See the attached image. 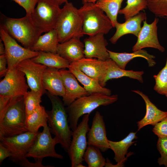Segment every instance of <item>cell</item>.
Here are the masks:
<instances>
[{"label": "cell", "instance_id": "obj_1", "mask_svg": "<svg viewBox=\"0 0 167 167\" xmlns=\"http://www.w3.org/2000/svg\"><path fill=\"white\" fill-rule=\"evenodd\" d=\"M47 95L52 105L51 110L47 111V123L50 132L58 139L62 148L67 152L71 140L72 131L69 126L66 108L58 96L48 92Z\"/></svg>", "mask_w": 167, "mask_h": 167}, {"label": "cell", "instance_id": "obj_2", "mask_svg": "<svg viewBox=\"0 0 167 167\" xmlns=\"http://www.w3.org/2000/svg\"><path fill=\"white\" fill-rule=\"evenodd\" d=\"M0 27L25 48L31 49L33 45L43 32L35 25L31 15L14 18L1 15Z\"/></svg>", "mask_w": 167, "mask_h": 167}, {"label": "cell", "instance_id": "obj_3", "mask_svg": "<svg viewBox=\"0 0 167 167\" xmlns=\"http://www.w3.org/2000/svg\"><path fill=\"white\" fill-rule=\"evenodd\" d=\"M118 99L117 95H107L102 93H94L77 99L66 108L70 127L72 131L77 127L79 118L90 114L101 106L113 103Z\"/></svg>", "mask_w": 167, "mask_h": 167}, {"label": "cell", "instance_id": "obj_4", "mask_svg": "<svg viewBox=\"0 0 167 167\" xmlns=\"http://www.w3.org/2000/svg\"><path fill=\"white\" fill-rule=\"evenodd\" d=\"M37 133L28 131L11 137L0 138V142L10 151L12 156L11 160L24 167H49L51 165H44L42 161L35 163L29 162L26 155L35 141Z\"/></svg>", "mask_w": 167, "mask_h": 167}, {"label": "cell", "instance_id": "obj_5", "mask_svg": "<svg viewBox=\"0 0 167 167\" xmlns=\"http://www.w3.org/2000/svg\"><path fill=\"white\" fill-rule=\"evenodd\" d=\"M54 29L57 32L59 43L83 37V18L79 9L71 2L65 3L61 9Z\"/></svg>", "mask_w": 167, "mask_h": 167}, {"label": "cell", "instance_id": "obj_6", "mask_svg": "<svg viewBox=\"0 0 167 167\" xmlns=\"http://www.w3.org/2000/svg\"><path fill=\"white\" fill-rule=\"evenodd\" d=\"M27 131L24 97L21 96L0 119V138L11 137Z\"/></svg>", "mask_w": 167, "mask_h": 167}, {"label": "cell", "instance_id": "obj_7", "mask_svg": "<svg viewBox=\"0 0 167 167\" xmlns=\"http://www.w3.org/2000/svg\"><path fill=\"white\" fill-rule=\"evenodd\" d=\"M79 10L83 18L84 35L90 36L100 33L106 34L113 28L109 18L95 3H84Z\"/></svg>", "mask_w": 167, "mask_h": 167}, {"label": "cell", "instance_id": "obj_8", "mask_svg": "<svg viewBox=\"0 0 167 167\" xmlns=\"http://www.w3.org/2000/svg\"><path fill=\"white\" fill-rule=\"evenodd\" d=\"M60 5L54 0H39L31 14L36 26L43 33L54 29L60 13Z\"/></svg>", "mask_w": 167, "mask_h": 167}, {"label": "cell", "instance_id": "obj_9", "mask_svg": "<svg viewBox=\"0 0 167 167\" xmlns=\"http://www.w3.org/2000/svg\"><path fill=\"white\" fill-rule=\"evenodd\" d=\"M43 128L42 132H38L36 139L26 156L33 158L35 161H42L44 158L47 157L62 159L63 156L57 153L55 149L56 144L59 143L58 139L55 137L52 138L48 125Z\"/></svg>", "mask_w": 167, "mask_h": 167}, {"label": "cell", "instance_id": "obj_10", "mask_svg": "<svg viewBox=\"0 0 167 167\" xmlns=\"http://www.w3.org/2000/svg\"><path fill=\"white\" fill-rule=\"evenodd\" d=\"M89 114L84 115L81 122L72 131L71 140L67 152L72 167H76L84 161L83 156L88 145L87 134L90 129L88 125Z\"/></svg>", "mask_w": 167, "mask_h": 167}, {"label": "cell", "instance_id": "obj_11", "mask_svg": "<svg viewBox=\"0 0 167 167\" xmlns=\"http://www.w3.org/2000/svg\"><path fill=\"white\" fill-rule=\"evenodd\" d=\"M0 36L5 47L8 70L15 67L21 62L26 59L32 58L39 54V52L20 46L14 38L1 27L0 28Z\"/></svg>", "mask_w": 167, "mask_h": 167}, {"label": "cell", "instance_id": "obj_12", "mask_svg": "<svg viewBox=\"0 0 167 167\" xmlns=\"http://www.w3.org/2000/svg\"><path fill=\"white\" fill-rule=\"evenodd\" d=\"M24 74L16 67L8 71L0 82V96L10 97L24 96L29 87Z\"/></svg>", "mask_w": 167, "mask_h": 167}, {"label": "cell", "instance_id": "obj_13", "mask_svg": "<svg viewBox=\"0 0 167 167\" xmlns=\"http://www.w3.org/2000/svg\"><path fill=\"white\" fill-rule=\"evenodd\" d=\"M16 67L24 74L31 90L39 92L42 95L45 93L42 80L46 66L28 58L21 62Z\"/></svg>", "mask_w": 167, "mask_h": 167}, {"label": "cell", "instance_id": "obj_14", "mask_svg": "<svg viewBox=\"0 0 167 167\" xmlns=\"http://www.w3.org/2000/svg\"><path fill=\"white\" fill-rule=\"evenodd\" d=\"M158 21L157 17L150 24L147 23L146 20L143 21L137 42L132 48L133 52L147 47L154 48L161 52H164L165 49L160 44L158 38L157 24Z\"/></svg>", "mask_w": 167, "mask_h": 167}, {"label": "cell", "instance_id": "obj_15", "mask_svg": "<svg viewBox=\"0 0 167 167\" xmlns=\"http://www.w3.org/2000/svg\"><path fill=\"white\" fill-rule=\"evenodd\" d=\"M88 145L99 148L102 152L110 148L106 136L105 126L103 116L96 111L93 118L92 126L87 133Z\"/></svg>", "mask_w": 167, "mask_h": 167}, {"label": "cell", "instance_id": "obj_16", "mask_svg": "<svg viewBox=\"0 0 167 167\" xmlns=\"http://www.w3.org/2000/svg\"><path fill=\"white\" fill-rule=\"evenodd\" d=\"M65 89V94L62 97L65 106H67L78 98L89 95L84 87L78 83L75 75L69 70L59 69Z\"/></svg>", "mask_w": 167, "mask_h": 167}, {"label": "cell", "instance_id": "obj_17", "mask_svg": "<svg viewBox=\"0 0 167 167\" xmlns=\"http://www.w3.org/2000/svg\"><path fill=\"white\" fill-rule=\"evenodd\" d=\"M102 33L90 36L84 40V57L105 61L110 58L106 46L108 43Z\"/></svg>", "mask_w": 167, "mask_h": 167}, {"label": "cell", "instance_id": "obj_18", "mask_svg": "<svg viewBox=\"0 0 167 167\" xmlns=\"http://www.w3.org/2000/svg\"><path fill=\"white\" fill-rule=\"evenodd\" d=\"M146 19V13L140 12L125 20L123 23H120L118 22L115 27L116 32L109 39L110 41L113 44H115L121 37L128 34H132L137 37L141 28V23Z\"/></svg>", "mask_w": 167, "mask_h": 167}, {"label": "cell", "instance_id": "obj_19", "mask_svg": "<svg viewBox=\"0 0 167 167\" xmlns=\"http://www.w3.org/2000/svg\"><path fill=\"white\" fill-rule=\"evenodd\" d=\"M107 60L103 61L84 57L70 63V65L77 67L86 75L98 80L100 83L104 76L107 66Z\"/></svg>", "mask_w": 167, "mask_h": 167}, {"label": "cell", "instance_id": "obj_20", "mask_svg": "<svg viewBox=\"0 0 167 167\" xmlns=\"http://www.w3.org/2000/svg\"><path fill=\"white\" fill-rule=\"evenodd\" d=\"M84 44L80 38H73L59 43L57 53L71 63L84 57Z\"/></svg>", "mask_w": 167, "mask_h": 167}, {"label": "cell", "instance_id": "obj_21", "mask_svg": "<svg viewBox=\"0 0 167 167\" xmlns=\"http://www.w3.org/2000/svg\"><path fill=\"white\" fill-rule=\"evenodd\" d=\"M42 85L45 90L52 95L63 97L65 89L59 69L47 67L43 76Z\"/></svg>", "mask_w": 167, "mask_h": 167}, {"label": "cell", "instance_id": "obj_22", "mask_svg": "<svg viewBox=\"0 0 167 167\" xmlns=\"http://www.w3.org/2000/svg\"><path fill=\"white\" fill-rule=\"evenodd\" d=\"M132 91L139 95L144 100L146 106V113L144 117L137 122L138 131L148 125L155 126L165 118L167 117V111H162L150 101L148 97L138 90Z\"/></svg>", "mask_w": 167, "mask_h": 167}, {"label": "cell", "instance_id": "obj_23", "mask_svg": "<svg viewBox=\"0 0 167 167\" xmlns=\"http://www.w3.org/2000/svg\"><path fill=\"white\" fill-rule=\"evenodd\" d=\"M143 74V71H134L122 69L113 60L109 58L107 60V64L105 72L100 84L102 86L105 87L108 80L124 77L135 79L143 83L142 75Z\"/></svg>", "mask_w": 167, "mask_h": 167}, {"label": "cell", "instance_id": "obj_24", "mask_svg": "<svg viewBox=\"0 0 167 167\" xmlns=\"http://www.w3.org/2000/svg\"><path fill=\"white\" fill-rule=\"evenodd\" d=\"M110 58L113 60L122 69L125 70L127 63L137 57L145 59L149 67H152L156 64L154 59L155 57L148 53L145 50L141 49L132 53H117L108 50Z\"/></svg>", "mask_w": 167, "mask_h": 167}, {"label": "cell", "instance_id": "obj_25", "mask_svg": "<svg viewBox=\"0 0 167 167\" xmlns=\"http://www.w3.org/2000/svg\"><path fill=\"white\" fill-rule=\"evenodd\" d=\"M68 69L84 85V88L89 95L97 93L111 95V90L102 86L99 81L87 75L77 67L70 65Z\"/></svg>", "mask_w": 167, "mask_h": 167}, {"label": "cell", "instance_id": "obj_26", "mask_svg": "<svg viewBox=\"0 0 167 167\" xmlns=\"http://www.w3.org/2000/svg\"><path fill=\"white\" fill-rule=\"evenodd\" d=\"M136 132H130L126 137L119 141H113L109 140L110 148L114 152V159L121 167L124 166V163L126 160L128 149L135 141L133 140L137 138Z\"/></svg>", "mask_w": 167, "mask_h": 167}, {"label": "cell", "instance_id": "obj_27", "mask_svg": "<svg viewBox=\"0 0 167 167\" xmlns=\"http://www.w3.org/2000/svg\"><path fill=\"white\" fill-rule=\"evenodd\" d=\"M59 43L57 32L53 29L41 35L35 41L31 49L36 52L57 53Z\"/></svg>", "mask_w": 167, "mask_h": 167}, {"label": "cell", "instance_id": "obj_28", "mask_svg": "<svg viewBox=\"0 0 167 167\" xmlns=\"http://www.w3.org/2000/svg\"><path fill=\"white\" fill-rule=\"evenodd\" d=\"M35 62L45 65L47 67L60 69L69 68L70 63L57 53L39 52L36 56L31 58Z\"/></svg>", "mask_w": 167, "mask_h": 167}, {"label": "cell", "instance_id": "obj_29", "mask_svg": "<svg viewBox=\"0 0 167 167\" xmlns=\"http://www.w3.org/2000/svg\"><path fill=\"white\" fill-rule=\"evenodd\" d=\"M48 115L45 107L40 105L26 117V125L28 131L34 133L38 132L39 129L47 125Z\"/></svg>", "mask_w": 167, "mask_h": 167}, {"label": "cell", "instance_id": "obj_30", "mask_svg": "<svg viewBox=\"0 0 167 167\" xmlns=\"http://www.w3.org/2000/svg\"><path fill=\"white\" fill-rule=\"evenodd\" d=\"M123 0H99L95 3L101 9L111 20L113 28L115 27L117 16Z\"/></svg>", "mask_w": 167, "mask_h": 167}, {"label": "cell", "instance_id": "obj_31", "mask_svg": "<svg viewBox=\"0 0 167 167\" xmlns=\"http://www.w3.org/2000/svg\"><path fill=\"white\" fill-rule=\"evenodd\" d=\"M83 158L88 167H103L106 163L101 150L93 146L88 145Z\"/></svg>", "mask_w": 167, "mask_h": 167}, {"label": "cell", "instance_id": "obj_32", "mask_svg": "<svg viewBox=\"0 0 167 167\" xmlns=\"http://www.w3.org/2000/svg\"><path fill=\"white\" fill-rule=\"evenodd\" d=\"M126 3V6L119 12V14L124 15L125 20L147 7L146 0H127Z\"/></svg>", "mask_w": 167, "mask_h": 167}, {"label": "cell", "instance_id": "obj_33", "mask_svg": "<svg viewBox=\"0 0 167 167\" xmlns=\"http://www.w3.org/2000/svg\"><path fill=\"white\" fill-rule=\"evenodd\" d=\"M42 95L39 92L31 90L24 96L26 117L41 105Z\"/></svg>", "mask_w": 167, "mask_h": 167}, {"label": "cell", "instance_id": "obj_34", "mask_svg": "<svg viewBox=\"0 0 167 167\" xmlns=\"http://www.w3.org/2000/svg\"><path fill=\"white\" fill-rule=\"evenodd\" d=\"M153 77L155 81L153 89L159 94L167 95V58L164 67Z\"/></svg>", "mask_w": 167, "mask_h": 167}, {"label": "cell", "instance_id": "obj_35", "mask_svg": "<svg viewBox=\"0 0 167 167\" xmlns=\"http://www.w3.org/2000/svg\"><path fill=\"white\" fill-rule=\"evenodd\" d=\"M147 7L156 17L167 19V0H146Z\"/></svg>", "mask_w": 167, "mask_h": 167}, {"label": "cell", "instance_id": "obj_36", "mask_svg": "<svg viewBox=\"0 0 167 167\" xmlns=\"http://www.w3.org/2000/svg\"><path fill=\"white\" fill-rule=\"evenodd\" d=\"M157 147L161 155L158 163L160 166L164 165L167 167V137L158 138Z\"/></svg>", "mask_w": 167, "mask_h": 167}, {"label": "cell", "instance_id": "obj_37", "mask_svg": "<svg viewBox=\"0 0 167 167\" xmlns=\"http://www.w3.org/2000/svg\"><path fill=\"white\" fill-rule=\"evenodd\" d=\"M21 96L10 97L0 96V119L2 118L9 108Z\"/></svg>", "mask_w": 167, "mask_h": 167}, {"label": "cell", "instance_id": "obj_38", "mask_svg": "<svg viewBox=\"0 0 167 167\" xmlns=\"http://www.w3.org/2000/svg\"><path fill=\"white\" fill-rule=\"evenodd\" d=\"M152 131L158 138L167 137V117L154 126Z\"/></svg>", "mask_w": 167, "mask_h": 167}, {"label": "cell", "instance_id": "obj_39", "mask_svg": "<svg viewBox=\"0 0 167 167\" xmlns=\"http://www.w3.org/2000/svg\"><path fill=\"white\" fill-rule=\"evenodd\" d=\"M23 7L26 14L31 15L39 0H12Z\"/></svg>", "mask_w": 167, "mask_h": 167}, {"label": "cell", "instance_id": "obj_40", "mask_svg": "<svg viewBox=\"0 0 167 167\" xmlns=\"http://www.w3.org/2000/svg\"><path fill=\"white\" fill-rule=\"evenodd\" d=\"M7 61L5 54L0 55V76L1 77L5 76L8 71Z\"/></svg>", "mask_w": 167, "mask_h": 167}, {"label": "cell", "instance_id": "obj_41", "mask_svg": "<svg viewBox=\"0 0 167 167\" xmlns=\"http://www.w3.org/2000/svg\"><path fill=\"white\" fill-rule=\"evenodd\" d=\"M12 154L9 150L0 142V164L7 157H10Z\"/></svg>", "mask_w": 167, "mask_h": 167}, {"label": "cell", "instance_id": "obj_42", "mask_svg": "<svg viewBox=\"0 0 167 167\" xmlns=\"http://www.w3.org/2000/svg\"><path fill=\"white\" fill-rule=\"evenodd\" d=\"M5 49L4 45L2 40L0 38V55L5 54Z\"/></svg>", "mask_w": 167, "mask_h": 167}, {"label": "cell", "instance_id": "obj_43", "mask_svg": "<svg viewBox=\"0 0 167 167\" xmlns=\"http://www.w3.org/2000/svg\"><path fill=\"white\" fill-rule=\"evenodd\" d=\"M98 0H82V1L83 4L88 2L92 3L95 4Z\"/></svg>", "mask_w": 167, "mask_h": 167}, {"label": "cell", "instance_id": "obj_44", "mask_svg": "<svg viewBox=\"0 0 167 167\" xmlns=\"http://www.w3.org/2000/svg\"><path fill=\"white\" fill-rule=\"evenodd\" d=\"M57 2L60 5L64 3H66L67 2L68 0H54Z\"/></svg>", "mask_w": 167, "mask_h": 167}, {"label": "cell", "instance_id": "obj_45", "mask_svg": "<svg viewBox=\"0 0 167 167\" xmlns=\"http://www.w3.org/2000/svg\"><path fill=\"white\" fill-rule=\"evenodd\" d=\"M85 167V166H84V165L82 164V163H80L79 164L76 166V167Z\"/></svg>", "mask_w": 167, "mask_h": 167}, {"label": "cell", "instance_id": "obj_46", "mask_svg": "<svg viewBox=\"0 0 167 167\" xmlns=\"http://www.w3.org/2000/svg\"><path fill=\"white\" fill-rule=\"evenodd\" d=\"M166 96L167 97V95Z\"/></svg>", "mask_w": 167, "mask_h": 167}]
</instances>
